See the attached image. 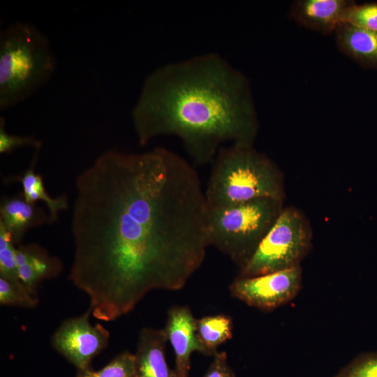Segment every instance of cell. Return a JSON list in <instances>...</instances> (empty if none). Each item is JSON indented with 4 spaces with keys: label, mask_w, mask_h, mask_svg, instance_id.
<instances>
[{
    "label": "cell",
    "mask_w": 377,
    "mask_h": 377,
    "mask_svg": "<svg viewBox=\"0 0 377 377\" xmlns=\"http://www.w3.org/2000/svg\"><path fill=\"white\" fill-rule=\"evenodd\" d=\"M90 308L82 315L64 321L52 338L53 348L77 371L91 369L92 360L104 350L110 332L102 325H92Z\"/></svg>",
    "instance_id": "obj_8"
},
{
    "label": "cell",
    "mask_w": 377,
    "mask_h": 377,
    "mask_svg": "<svg viewBox=\"0 0 377 377\" xmlns=\"http://www.w3.org/2000/svg\"><path fill=\"white\" fill-rule=\"evenodd\" d=\"M311 240V228L302 212L293 207H283L250 260L240 269L239 276H256L300 266Z\"/></svg>",
    "instance_id": "obj_6"
},
{
    "label": "cell",
    "mask_w": 377,
    "mask_h": 377,
    "mask_svg": "<svg viewBox=\"0 0 377 377\" xmlns=\"http://www.w3.org/2000/svg\"><path fill=\"white\" fill-rule=\"evenodd\" d=\"M50 223L49 214L36 204L27 202L22 193L4 197L0 205V223L10 234L15 245L31 228Z\"/></svg>",
    "instance_id": "obj_13"
},
{
    "label": "cell",
    "mask_w": 377,
    "mask_h": 377,
    "mask_svg": "<svg viewBox=\"0 0 377 377\" xmlns=\"http://www.w3.org/2000/svg\"><path fill=\"white\" fill-rule=\"evenodd\" d=\"M15 253L19 278L34 295L43 280L55 277L61 271L59 259L37 244H20Z\"/></svg>",
    "instance_id": "obj_12"
},
{
    "label": "cell",
    "mask_w": 377,
    "mask_h": 377,
    "mask_svg": "<svg viewBox=\"0 0 377 377\" xmlns=\"http://www.w3.org/2000/svg\"><path fill=\"white\" fill-rule=\"evenodd\" d=\"M168 337L164 329L145 327L139 333L134 377H178L165 358Z\"/></svg>",
    "instance_id": "obj_11"
},
{
    "label": "cell",
    "mask_w": 377,
    "mask_h": 377,
    "mask_svg": "<svg viewBox=\"0 0 377 377\" xmlns=\"http://www.w3.org/2000/svg\"><path fill=\"white\" fill-rule=\"evenodd\" d=\"M134 372L135 355L125 350L101 369L94 371L91 368L77 371L75 377H133Z\"/></svg>",
    "instance_id": "obj_17"
},
{
    "label": "cell",
    "mask_w": 377,
    "mask_h": 377,
    "mask_svg": "<svg viewBox=\"0 0 377 377\" xmlns=\"http://www.w3.org/2000/svg\"><path fill=\"white\" fill-rule=\"evenodd\" d=\"M204 377H235L228 363L226 352H217L214 356Z\"/></svg>",
    "instance_id": "obj_23"
},
{
    "label": "cell",
    "mask_w": 377,
    "mask_h": 377,
    "mask_svg": "<svg viewBox=\"0 0 377 377\" xmlns=\"http://www.w3.org/2000/svg\"><path fill=\"white\" fill-rule=\"evenodd\" d=\"M163 329L175 352L177 376L188 377L191 353L196 351L207 355L197 335L196 319L188 306H173L168 311Z\"/></svg>",
    "instance_id": "obj_9"
},
{
    "label": "cell",
    "mask_w": 377,
    "mask_h": 377,
    "mask_svg": "<svg viewBox=\"0 0 377 377\" xmlns=\"http://www.w3.org/2000/svg\"><path fill=\"white\" fill-rule=\"evenodd\" d=\"M301 266L265 274L238 276L230 286L232 295L249 306L272 311L294 299L302 286Z\"/></svg>",
    "instance_id": "obj_7"
},
{
    "label": "cell",
    "mask_w": 377,
    "mask_h": 377,
    "mask_svg": "<svg viewBox=\"0 0 377 377\" xmlns=\"http://www.w3.org/2000/svg\"><path fill=\"white\" fill-rule=\"evenodd\" d=\"M335 35L344 54L362 65L377 68V31L342 23Z\"/></svg>",
    "instance_id": "obj_14"
},
{
    "label": "cell",
    "mask_w": 377,
    "mask_h": 377,
    "mask_svg": "<svg viewBox=\"0 0 377 377\" xmlns=\"http://www.w3.org/2000/svg\"><path fill=\"white\" fill-rule=\"evenodd\" d=\"M39 151L35 154L29 168L20 176L10 177V182L20 183L22 194L27 202L33 204L39 200L44 202L47 207L50 223H52L57 221L61 212L68 209V199L65 194L52 198L46 191L43 177L34 170Z\"/></svg>",
    "instance_id": "obj_15"
},
{
    "label": "cell",
    "mask_w": 377,
    "mask_h": 377,
    "mask_svg": "<svg viewBox=\"0 0 377 377\" xmlns=\"http://www.w3.org/2000/svg\"><path fill=\"white\" fill-rule=\"evenodd\" d=\"M57 60L47 37L31 23L17 21L0 34V110L27 100L53 76Z\"/></svg>",
    "instance_id": "obj_4"
},
{
    "label": "cell",
    "mask_w": 377,
    "mask_h": 377,
    "mask_svg": "<svg viewBox=\"0 0 377 377\" xmlns=\"http://www.w3.org/2000/svg\"><path fill=\"white\" fill-rule=\"evenodd\" d=\"M232 318L226 315L208 316L196 319L198 337L207 353L214 356L218 347L232 337Z\"/></svg>",
    "instance_id": "obj_16"
},
{
    "label": "cell",
    "mask_w": 377,
    "mask_h": 377,
    "mask_svg": "<svg viewBox=\"0 0 377 377\" xmlns=\"http://www.w3.org/2000/svg\"><path fill=\"white\" fill-rule=\"evenodd\" d=\"M343 23L377 31V2L360 5L354 2L347 10Z\"/></svg>",
    "instance_id": "obj_20"
},
{
    "label": "cell",
    "mask_w": 377,
    "mask_h": 377,
    "mask_svg": "<svg viewBox=\"0 0 377 377\" xmlns=\"http://www.w3.org/2000/svg\"><path fill=\"white\" fill-rule=\"evenodd\" d=\"M334 377H377V352L359 355Z\"/></svg>",
    "instance_id": "obj_21"
},
{
    "label": "cell",
    "mask_w": 377,
    "mask_h": 377,
    "mask_svg": "<svg viewBox=\"0 0 377 377\" xmlns=\"http://www.w3.org/2000/svg\"><path fill=\"white\" fill-rule=\"evenodd\" d=\"M131 116L141 146L175 135L198 165L213 161L225 142L253 145L258 129L248 80L215 53L153 71Z\"/></svg>",
    "instance_id": "obj_2"
},
{
    "label": "cell",
    "mask_w": 377,
    "mask_h": 377,
    "mask_svg": "<svg viewBox=\"0 0 377 377\" xmlns=\"http://www.w3.org/2000/svg\"><path fill=\"white\" fill-rule=\"evenodd\" d=\"M134 377V376H133Z\"/></svg>",
    "instance_id": "obj_24"
},
{
    "label": "cell",
    "mask_w": 377,
    "mask_h": 377,
    "mask_svg": "<svg viewBox=\"0 0 377 377\" xmlns=\"http://www.w3.org/2000/svg\"><path fill=\"white\" fill-rule=\"evenodd\" d=\"M43 142L33 135H16L7 133L5 128V119H0V153H11L16 149L24 146H31L36 150L42 147Z\"/></svg>",
    "instance_id": "obj_22"
},
{
    "label": "cell",
    "mask_w": 377,
    "mask_h": 377,
    "mask_svg": "<svg viewBox=\"0 0 377 377\" xmlns=\"http://www.w3.org/2000/svg\"><path fill=\"white\" fill-rule=\"evenodd\" d=\"M283 207V201L258 198L224 209H209V246L228 256L241 269Z\"/></svg>",
    "instance_id": "obj_5"
},
{
    "label": "cell",
    "mask_w": 377,
    "mask_h": 377,
    "mask_svg": "<svg viewBox=\"0 0 377 377\" xmlns=\"http://www.w3.org/2000/svg\"><path fill=\"white\" fill-rule=\"evenodd\" d=\"M353 3L347 0H299L293 3L289 15L302 27L330 34L343 23L345 14Z\"/></svg>",
    "instance_id": "obj_10"
},
{
    "label": "cell",
    "mask_w": 377,
    "mask_h": 377,
    "mask_svg": "<svg viewBox=\"0 0 377 377\" xmlns=\"http://www.w3.org/2000/svg\"><path fill=\"white\" fill-rule=\"evenodd\" d=\"M16 246L10 234L0 223V277L20 281L16 260Z\"/></svg>",
    "instance_id": "obj_19"
},
{
    "label": "cell",
    "mask_w": 377,
    "mask_h": 377,
    "mask_svg": "<svg viewBox=\"0 0 377 377\" xmlns=\"http://www.w3.org/2000/svg\"><path fill=\"white\" fill-rule=\"evenodd\" d=\"M209 209L232 207L258 198L283 201L282 172L266 155L253 145L221 147L214 159L205 189Z\"/></svg>",
    "instance_id": "obj_3"
},
{
    "label": "cell",
    "mask_w": 377,
    "mask_h": 377,
    "mask_svg": "<svg viewBox=\"0 0 377 377\" xmlns=\"http://www.w3.org/2000/svg\"><path fill=\"white\" fill-rule=\"evenodd\" d=\"M38 302L21 281H10L0 277V304L24 308L34 307Z\"/></svg>",
    "instance_id": "obj_18"
},
{
    "label": "cell",
    "mask_w": 377,
    "mask_h": 377,
    "mask_svg": "<svg viewBox=\"0 0 377 377\" xmlns=\"http://www.w3.org/2000/svg\"><path fill=\"white\" fill-rule=\"evenodd\" d=\"M69 279L112 321L154 290H177L203 263L209 207L200 176L165 147L110 149L75 179Z\"/></svg>",
    "instance_id": "obj_1"
}]
</instances>
